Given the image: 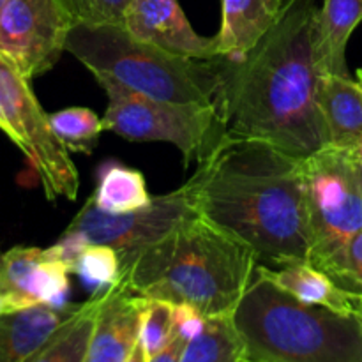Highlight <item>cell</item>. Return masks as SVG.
<instances>
[{
	"label": "cell",
	"instance_id": "1",
	"mask_svg": "<svg viewBox=\"0 0 362 362\" xmlns=\"http://www.w3.org/2000/svg\"><path fill=\"white\" fill-rule=\"evenodd\" d=\"M317 0H285L278 20L239 60H219L218 101L230 136L308 158L327 147L315 59Z\"/></svg>",
	"mask_w": 362,
	"mask_h": 362
},
{
	"label": "cell",
	"instance_id": "2",
	"mask_svg": "<svg viewBox=\"0 0 362 362\" xmlns=\"http://www.w3.org/2000/svg\"><path fill=\"white\" fill-rule=\"evenodd\" d=\"M197 207L250 246L258 265L310 260L304 158L226 133L207 158Z\"/></svg>",
	"mask_w": 362,
	"mask_h": 362
},
{
	"label": "cell",
	"instance_id": "3",
	"mask_svg": "<svg viewBox=\"0 0 362 362\" xmlns=\"http://www.w3.org/2000/svg\"><path fill=\"white\" fill-rule=\"evenodd\" d=\"M257 265L250 246L197 212L141 250L122 278L138 296L189 304L211 318L232 315Z\"/></svg>",
	"mask_w": 362,
	"mask_h": 362
},
{
	"label": "cell",
	"instance_id": "4",
	"mask_svg": "<svg viewBox=\"0 0 362 362\" xmlns=\"http://www.w3.org/2000/svg\"><path fill=\"white\" fill-rule=\"evenodd\" d=\"M244 356L258 362H362V324L306 304L258 269L232 311Z\"/></svg>",
	"mask_w": 362,
	"mask_h": 362
},
{
	"label": "cell",
	"instance_id": "5",
	"mask_svg": "<svg viewBox=\"0 0 362 362\" xmlns=\"http://www.w3.org/2000/svg\"><path fill=\"white\" fill-rule=\"evenodd\" d=\"M66 52L98 81H115L147 98L197 105L218 101V57L197 60L175 55L134 37L124 25H73Z\"/></svg>",
	"mask_w": 362,
	"mask_h": 362
},
{
	"label": "cell",
	"instance_id": "6",
	"mask_svg": "<svg viewBox=\"0 0 362 362\" xmlns=\"http://www.w3.org/2000/svg\"><path fill=\"white\" fill-rule=\"evenodd\" d=\"M108 94L103 117L106 131L127 141H166L184 154V165L204 163L226 136L219 101L212 105L147 98L110 80L99 81Z\"/></svg>",
	"mask_w": 362,
	"mask_h": 362
},
{
	"label": "cell",
	"instance_id": "7",
	"mask_svg": "<svg viewBox=\"0 0 362 362\" xmlns=\"http://www.w3.org/2000/svg\"><path fill=\"white\" fill-rule=\"evenodd\" d=\"M310 262L332 271L362 228V165L356 148L324 147L304 158Z\"/></svg>",
	"mask_w": 362,
	"mask_h": 362
},
{
	"label": "cell",
	"instance_id": "8",
	"mask_svg": "<svg viewBox=\"0 0 362 362\" xmlns=\"http://www.w3.org/2000/svg\"><path fill=\"white\" fill-rule=\"evenodd\" d=\"M0 131L23 152L37 173L45 197L74 202L80 175L71 152L53 133L49 115L39 105L30 80L0 52Z\"/></svg>",
	"mask_w": 362,
	"mask_h": 362
},
{
	"label": "cell",
	"instance_id": "9",
	"mask_svg": "<svg viewBox=\"0 0 362 362\" xmlns=\"http://www.w3.org/2000/svg\"><path fill=\"white\" fill-rule=\"evenodd\" d=\"M207 173V159L198 165L197 173L177 189L152 198L138 211L126 214H108L85 202L74 216L66 233L80 237L87 244H106L119 253L122 269L151 244L172 232L184 219L198 212V193Z\"/></svg>",
	"mask_w": 362,
	"mask_h": 362
},
{
	"label": "cell",
	"instance_id": "10",
	"mask_svg": "<svg viewBox=\"0 0 362 362\" xmlns=\"http://www.w3.org/2000/svg\"><path fill=\"white\" fill-rule=\"evenodd\" d=\"M71 28L57 0H9L0 13V52L32 80L55 66Z\"/></svg>",
	"mask_w": 362,
	"mask_h": 362
},
{
	"label": "cell",
	"instance_id": "11",
	"mask_svg": "<svg viewBox=\"0 0 362 362\" xmlns=\"http://www.w3.org/2000/svg\"><path fill=\"white\" fill-rule=\"evenodd\" d=\"M69 269L48 250L14 246L0 255V308L2 313L48 306H69Z\"/></svg>",
	"mask_w": 362,
	"mask_h": 362
},
{
	"label": "cell",
	"instance_id": "12",
	"mask_svg": "<svg viewBox=\"0 0 362 362\" xmlns=\"http://www.w3.org/2000/svg\"><path fill=\"white\" fill-rule=\"evenodd\" d=\"M124 27L134 37L197 60L218 57L214 37L197 34L177 0H131Z\"/></svg>",
	"mask_w": 362,
	"mask_h": 362
},
{
	"label": "cell",
	"instance_id": "13",
	"mask_svg": "<svg viewBox=\"0 0 362 362\" xmlns=\"http://www.w3.org/2000/svg\"><path fill=\"white\" fill-rule=\"evenodd\" d=\"M147 297L138 296L120 276L101 297L85 362H127L140 339Z\"/></svg>",
	"mask_w": 362,
	"mask_h": 362
},
{
	"label": "cell",
	"instance_id": "14",
	"mask_svg": "<svg viewBox=\"0 0 362 362\" xmlns=\"http://www.w3.org/2000/svg\"><path fill=\"white\" fill-rule=\"evenodd\" d=\"M80 304L64 308L39 306L2 313L0 317V362H32L49 339L78 311Z\"/></svg>",
	"mask_w": 362,
	"mask_h": 362
},
{
	"label": "cell",
	"instance_id": "15",
	"mask_svg": "<svg viewBox=\"0 0 362 362\" xmlns=\"http://www.w3.org/2000/svg\"><path fill=\"white\" fill-rule=\"evenodd\" d=\"M285 0H221V27L214 35L218 57H246L278 20Z\"/></svg>",
	"mask_w": 362,
	"mask_h": 362
},
{
	"label": "cell",
	"instance_id": "16",
	"mask_svg": "<svg viewBox=\"0 0 362 362\" xmlns=\"http://www.w3.org/2000/svg\"><path fill=\"white\" fill-rule=\"evenodd\" d=\"M327 147L356 148L362 141V83L350 76L325 74L318 92Z\"/></svg>",
	"mask_w": 362,
	"mask_h": 362
},
{
	"label": "cell",
	"instance_id": "17",
	"mask_svg": "<svg viewBox=\"0 0 362 362\" xmlns=\"http://www.w3.org/2000/svg\"><path fill=\"white\" fill-rule=\"evenodd\" d=\"M258 269L276 285L306 304L331 308L343 315H356L362 303V297L339 288L324 271L315 267L310 260L288 262L276 269L258 265Z\"/></svg>",
	"mask_w": 362,
	"mask_h": 362
},
{
	"label": "cell",
	"instance_id": "18",
	"mask_svg": "<svg viewBox=\"0 0 362 362\" xmlns=\"http://www.w3.org/2000/svg\"><path fill=\"white\" fill-rule=\"evenodd\" d=\"M362 21V0H324L318 9L315 59L322 76H349L346 45Z\"/></svg>",
	"mask_w": 362,
	"mask_h": 362
},
{
	"label": "cell",
	"instance_id": "19",
	"mask_svg": "<svg viewBox=\"0 0 362 362\" xmlns=\"http://www.w3.org/2000/svg\"><path fill=\"white\" fill-rule=\"evenodd\" d=\"M88 200L103 212L126 214L151 204L152 197L140 170L106 161L99 166L98 184Z\"/></svg>",
	"mask_w": 362,
	"mask_h": 362
},
{
	"label": "cell",
	"instance_id": "20",
	"mask_svg": "<svg viewBox=\"0 0 362 362\" xmlns=\"http://www.w3.org/2000/svg\"><path fill=\"white\" fill-rule=\"evenodd\" d=\"M105 293V292H103ZM90 296L32 362H85L101 297Z\"/></svg>",
	"mask_w": 362,
	"mask_h": 362
},
{
	"label": "cell",
	"instance_id": "21",
	"mask_svg": "<svg viewBox=\"0 0 362 362\" xmlns=\"http://www.w3.org/2000/svg\"><path fill=\"white\" fill-rule=\"evenodd\" d=\"M244 343L232 322V315L211 317L204 332L186 343L179 362H239Z\"/></svg>",
	"mask_w": 362,
	"mask_h": 362
},
{
	"label": "cell",
	"instance_id": "22",
	"mask_svg": "<svg viewBox=\"0 0 362 362\" xmlns=\"http://www.w3.org/2000/svg\"><path fill=\"white\" fill-rule=\"evenodd\" d=\"M49 124L60 144L76 154H92L99 136L105 131L103 119H99L98 113L90 108L83 106H71L49 113Z\"/></svg>",
	"mask_w": 362,
	"mask_h": 362
},
{
	"label": "cell",
	"instance_id": "23",
	"mask_svg": "<svg viewBox=\"0 0 362 362\" xmlns=\"http://www.w3.org/2000/svg\"><path fill=\"white\" fill-rule=\"evenodd\" d=\"M71 274L81 279L90 296H99L119 283L122 262L112 246L88 244L71 265Z\"/></svg>",
	"mask_w": 362,
	"mask_h": 362
},
{
	"label": "cell",
	"instance_id": "24",
	"mask_svg": "<svg viewBox=\"0 0 362 362\" xmlns=\"http://www.w3.org/2000/svg\"><path fill=\"white\" fill-rule=\"evenodd\" d=\"M175 336V322H173V304L158 299H147L141 313L140 345L145 356L152 357L161 352Z\"/></svg>",
	"mask_w": 362,
	"mask_h": 362
},
{
	"label": "cell",
	"instance_id": "25",
	"mask_svg": "<svg viewBox=\"0 0 362 362\" xmlns=\"http://www.w3.org/2000/svg\"><path fill=\"white\" fill-rule=\"evenodd\" d=\"M73 25H124L131 0H57Z\"/></svg>",
	"mask_w": 362,
	"mask_h": 362
},
{
	"label": "cell",
	"instance_id": "26",
	"mask_svg": "<svg viewBox=\"0 0 362 362\" xmlns=\"http://www.w3.org/2000/svg\"><path fill=\"white\" fill-rule=\"evenodd\" d=\"M329 278L345 292L362 297V228L346 244Z\"/></svg>",
	"mask_w": 362,
	"mask_h": 362
},
{
	"label": "cell",
	"instance_id": "27",
	"mask_svg": "<svg viewBox=\"0 0 362 362\" xmlns=\"http://www.w3.org/2000/svg\"><path fill=\"white\" fill-rule=\"evenodd\" d=\"M173 322H175V332L184 338L186 341H191L202 334L207 325L209 317L189 306V304H173Z\"/></svg>",
	"mask_w": 362,
	"mask_h": 362
},
{
	"label": "cell",
	"instance_id": "28",
	"mask_svg": "<svg viewBox=\"0 0 362 362\" xmlns=\"http://www.w3.org/2000/svg\"><path fill=\"white\" fill-rule=\"evenodd\" d=\"M186 343H187L186 339L180 338V336L175 332V336L172 338V341H170L168 345L161 350V352H158L156 356L148 357L147 362H179L180 357H182L184 349H186Z\"/></svg>",
	"mask_w": 362,
	"mask_h": 362
},
{
	"label": "cell",
	"instance_id": "29",
	"mask_svg": "<svg viewBox=\"0 0 362 362\" xmlns=\"http://www.w3.org/2000/svg\"><path fill=\"white\" fill-rule=\"evenodd\" d=\"M127 362H147V356H145L144 349H141L140 341H138V345L134 346L133 354H131V357L127 359Z\"/></svg>",
	"mask_w": 362,
	"mask_h": 362
},
{
	"label": "cell",
	"instance_id": "30",
	"mask_svg": "<svg viewBox=\"0 0 362 362\" xmlns=\"http://www.w3.org/2000/svg\"><path fill=\"white\" fill-rule=\"evenodd\" d=\"M356 154H357V158H359V161H361V165H362V141L356 147Z\"/></svg>",
	"mask_w": 362,
	"mask_h": 362
},
{
	"label": "cell",
	"instance_id": "31",
	"mask_svg": "<svg viewBox=\"0 0 362 362\" xmlns=\"http://www.w3.org/2000/svg\"><path fill=\"white\" fill-rule=\"evenodd\" d=\"M356 317L359 318V322L362 324V303H361V306H359V310H357V313H356Z\"/></svg>",
	"mask_w": 362,
	"mask_h": 362
},
{
	"label": "cell",
	"instance_id": "32",
	"mask_svg": "<svg viewBox=\"0 0 362 362\" xmlns=\"http://www.w3.org/2000/svg\"><path fill=\"white\" fill-rule=\"evenodd\" d=\"M7 2H9V0H0V13H2V11H4V7H6Z\"/></svg>",
	"mask_w": 362,
	"mask_h": 362
},
{
	"label": "cell",
	"instance_id": "33",
	"mask_svg": "<svg viewBox=\"0 0 362 362\" xmlns=\"http://www.w3.org/2000/svg\"><path fill=\"white\" fill-rule=\"evenodd\" d=\"M239 362H258V361H253V359H250V357H246V356H244L243 359H240Z\"/></svg>",
	"mask_w": 362,
	"mask_h": 362
},
{
	"label": "cell",
	"instance_id": "34",
	"mask_svg": "<svg viewBox=\"0 0 362 362\" xmlns=\"http://www.w3.org/2000/svg\"><path fill=\"white\" fill-rule=\"evenodd\" d=\"M357 81H361V83H362V67L359 71H357Z\"/></svg>",
	"mask_w": 362,
	"mask_h": 362
},
{
	"label": "cell",
	"instance_id": "35",
	"mask_svg": "<svg viewBox=\"0 0 362 362\" xmlns=\"http://www.w3.org/2000/svg\"><path fill=\"white\" fill-rule=\"evenodd\" d=\"M0 317H2V308H0Z\"/></svg>",
	"mask_w": 362,
	"mask_h": 362
}]
</instances>
